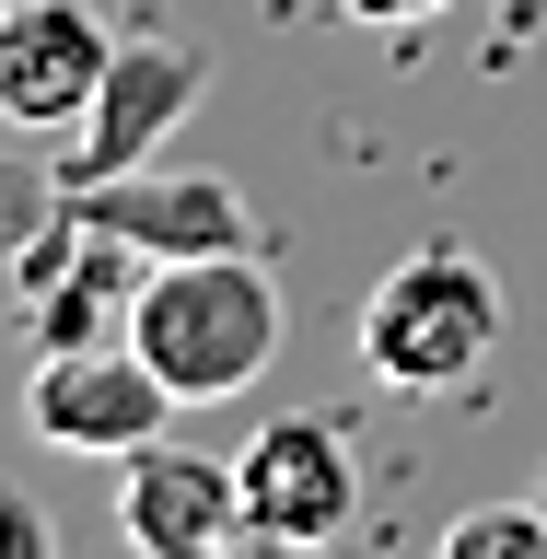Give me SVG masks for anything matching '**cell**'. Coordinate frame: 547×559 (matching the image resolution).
<instances>
[{
  "mask_svg": "<svg viewBox=\"0 0 547 559\" xmlns=\"http://www.w3.org/2000/svg\"><path fill=\"white\" fill-rule=\"evenodd\" d=\"M129 349L175 384V408H222L280 361V280L257 269V245L234 257H152L129 304Z\"/></svg>",
  "mask_w": 547,
  "mask_h": 559,
  "instance_id": "obj_1",
  "label": "cell"
},
{
  "mask_svg": "<svg viewBox=\"0 0 547 559\" xmlns=\"http://www.w3.org/2000/svg\"><path fill=\"white\" fill-rule=\"evenodd\" d=\"M501 349V280L466 245H419L373 280L361 304V361L396 396H443V384H478V361Z\"/></svg>",
  "mask_w": 547,
  "mask_h": 559,
  "instance_id": "obj_2",
  "label": "cell"
},
{
  "mask_svg": "<svg viewBox=\"0 0 547 559\" xmlns=\"http://www.w3.org/2000/svg\"><path fill=\"white\" fill-rule=\"evenodd\" d=\"M24 419L47 454H94V466H117V454L164 443L175 419V384L140 361L129 338H94V349H35L24 373Z\"/></svg>",
  "mask_w": 547,
  "mask_h": 559,
  "instance_id": "obj_3",
  "label": "cell"
},
{
  "mask_svg": "<svg viewBox=\"0 0 547 559\" xmlns=\"http://www.w3.org/2000/svg\"><path fill=\"white\" fill-rule=\"evenodd\" d=\"M140 280H152V257H140L129 234H105V222H82V210H70L47 245H24V257H12V314H24V349L129 338Z\"/></svg>",
  "mask_w": 547,
  "mask_h": 559,
  "instance_id": "obj_4",
  "label": "cell"
},
{
  "mask_svg": "<svg viewBox=\"0 0 547 559\" xmlns=\"http://www.w3.org/2000/svg\"><path fill=\"white\" fill-rule=\"evenodd\" d=\"M199 94H210V59L187 35H117V59H105V82H94V117L70 129V187L164 164V140L199 117Z\"/></svg>",
  "mask_w": 547,
  "mask_h": 559,
  "instance_id": "obj_5",
  "label": "cell"
},
{
  "mask_svg": "<svg viewBox=\"0 0 547 559\" xmlns=\"http://www.w3.org/2000/svg\"><path fill=\"white\" fill-rule=\"evenodd\" d=\"M234 478H245V524L304 536V548H338L349 513H361V443H349L326 408L257 419V443L234 454Z\"/></svg>",
  "mask_w": 547,
  "mask_h": 559,
  "instance_id": "obj_6",
  "label": "cell"
},
{
  "mask_svg": "<svg viewBox=\"0 0 547 559\" xmlns=\"http://www.w3.org/2000/svg\"><path fill=\"white\" fill-rule=\"evenodd\" d=\"M70 210L129 234L140 257H234V245H257V210L222 164H129V175L70 187Z\"/></svg>",
  "mask_w": 547,
  "mask_h": 559,
  "instance_id": "obj_7",
  "label": "cell"
},
{
  "mask_svg": "<svg viewBox=\"0 0 547 559\" xmlns=\"http://www.w3.org/2000/svg\"><path fill=\"white\" fill-rule=\"evenodd\" d=\"M117 59V24L94 0H12L0 12V117L35 140H59L94 117V82Z\"/></svg>",
  "mask_w": 547,
  "mask_h": 559,
  "instance_id": "obj_8",
  "label": "cell"
},
{
  "mask_svg": "<svg viewBox=\"0 0 547 559\" xmlns=\"http://www.w3.org/2000/svg\"><path fill=\"white\" fill-rule=\"evenodd\" d=\"M117 536H129V559H222L245 536V478L222 454L140 443L117 454Z\"/></svg>",
  "mask_w": 547,
  "mask_h": 559,
  "instance_id": "obj_9",
  "label": "cell"
},
{
  "mask_svg": "<svg viewBox=\"0 0 547 559\" xmlns=\"http://www.w3.org/2000/svg\"><path fill=\"white\" fill-rule=\"evenodd\" d=\"M59 222H70V175H47L35 152H0V269L24 245H47Z\"/></svg>",
  "mask_w": 547,
  "mask_h": 559,
  "instance_id": "obj_10",
  "label": "cell"
},
{
  "mask_svg": "<svg viewBox=\"0 0 547 559\" xmlns=\"http://www.w3.org/2000/svg\"><path fill=\"white\" fill-rule=\"evenodd\" d=\"M431 559H547V501H478L443 524Z\"/></svg>",
  "mask_w": 547,
  "mask_h": 559,
  "instance_id": "obj_11",
  "label": "cell"
},
{
  "mask_svg": "<svg viewBox=\"0 0 547 559\" xmlns=\"http://www.w3.org/2000/svg\"><path fill=\"white\" fill-rule=\"evenodd\" d=\"M0 559H59V524L35 513V501H24L12 478H0Z\"/></svg>",
  "mask_w": 547,
  "mask_h": 559,
  "instance_id": "obj_12",
  "label": "cell"
},
{
  "mask_svg": "<svg viewBox=\"0 0 547 559\" xmlns=\"http://www.w3.org/2000/svg\"><path fill=\"white\" fill-rule=\"evenodd\" d=\"M222 559H326V548H304V536H269V524H245Z\"/></svg>",
  "mask_w": 547,
  "mask_h": 559,
  "instance_id": "obj_13",
  "label": "cell"
},
{
  "mask_svg": "<svg viewBox=\"0 0 547 559\" xmlns=\"http://www.w3.org/2000/svg\"><path fill=\"white\" fill-rule=\"evenodd\" d=\"M349 24H419V12H443V0H338Z\"/></svg>",
  "mask_w": 547,
  "mask_h": 559,
  "instance_id": "obj_14",
  "label": "cell"
},
{
  "mask_svg": "<svg viewBox=\"0 0 547 559\" xmlns=\"http://www.w3.org/2000/svg\"><path fill=\"white\" fill-rule=\"evenodd\" d=\"M536 501H547V478H536Z\"/></svg>",
  "mask_w": 547,
  "mask_h": 559,
  "instance_id": "obj_15",
  "label": "cell"
},
{
  "mask_svg": "<svg viewBox=\"0 0 547 559\" xmlns=\"http://www.w3.org/2000/svg\"><path fill=\"white\" fill-rule=\"evenodd\" d=\"M0 12H12V0H0Z\"/></svg>",
  "mask_w": 547,
  "mask_h": 559,
  "instance_id": "obj_16",
  "label": "cell"
}]
</instances>
